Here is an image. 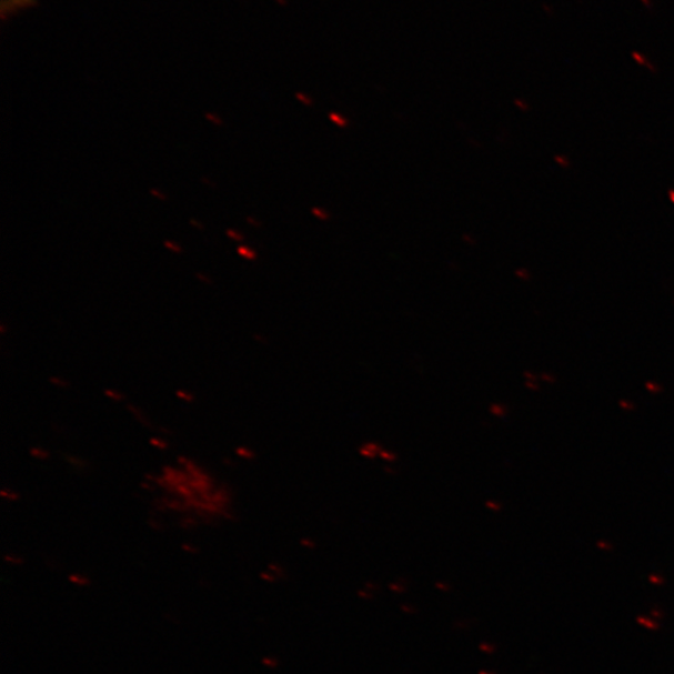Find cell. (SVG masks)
Listing matches in <instances>:
<instances>
[{"label": "cell", "mask_w": 674, "mask_h": 674, "mask_svg": "<svg viewBox=\"0 0 674 674\" xmlns=\"http://www.w3.org/2000/svg\"><path fill=\"white\" fill-rule=\"evenodd\" d=\"M140 487L148 490V491H154L155 490V484H153V482H143L142 485H140Z\"/></svg>", "instance_id": "obj_19"}, {"label": "cell", "mask_w": 674, "mask_h": 674, "mask_svg": "<svg viewBox=\"0 0 674 674\" xmlns=\"http://www.w3.org/2000/svg\"><path fill=\"white\" fill-rule=\"evenodd\" d=\"M150 445L159 449V450H168L170 447L169 442L163 439L152 437L150 439Z\"/></svg>", "instance_id": "obj_6"}, {"label": "cell", "mask_w": 674, "mask_h": 674, "mask_svg": "<svg viewBox=\"0 0 674 674\" xmlns=\"http://www.w3.org/2000/svg\"><path fill=\"white\" fill-rule=\"evenodd\" d=\"M205 117L211 123L215 125H223V120H221L218 115L208 113Z\"/></svg>", "instance_id": "obj_17"}, {"label": "cell", "mask_w": 674, "mask_h": 674, "mask_svg": "<svg viewBox=\"0 0 674 674\" xmlns=\"http://www.w3.org/2000/svg\"><path fill=\"white\" fill-rule=\"evenodd\" d=\"M150 193H152L155 198H158L160 200H167L168 199L165 197V194L162 193V191H158L155 189L150 190Z\"/></svg>", "instance_id": "obj_18"}, {"label": "cell", "mask_w": 674, "mask_h": 674, "mask_svg": "<svg viewBox=\"0 0 674 674\" xmlns=\"http://www.w3.org/2000/svg\"><path fill=\"white\" fill-rule=\"evenodd\" d=\"M237 454L240 457L250 460V459H254V452H251L250 450L245 449V447H238L237 449Z\"/></svg>", "instance_id": "obj_11"}, {"label": "cell", "mask_w": 674, "mask_h": 674, "mask_svg": "<svg viewBox=\"0 0 674 674\" xmlns=\"http://www.w3.org/2000/svg\"><path fill=\"white\" fill-rule=\"evenodd\" d=\"M6 560H7L8 562H13V563H22V562H23V561H22V560H20V559H14L13 556H9V555H8V556H6Z\"/></svg>", "instance_id": "obj_21"}, {"label": "cell", "mask_w": 674, "mask_h": 674, "mask_svg": "<svg viewBox=\"0 0 674 674\" xmlns=\"http://www.w3.org/2000/svg\"><path fill=\"white\" fill-rule=\"evenodd\" d=\"M164 247L167 249H169L170 251H173V253L175 254H180L183 253V249H181L180 245H178L177 243H174V241H165Z\"/></svg>", "instance_id": "obj_14"}, {"label": "cell", "mask_w": 674, "mask_h": 674, "mask_svg": "<svg viewBox=\"0 0 674 674\" xmlns=\"http://www.w3.org/2000/svg\"><path fill=\"white\" fill-rule=\"evenodd\" d=\"M183 549H184L185 551H189V552H194V553L198 551V550H195V549H193V547L189 546V545H188V543H185V545L183 546Z\"/></svg>", "instance_id": "obj_23"}, {"label": "cell", "mask_w": 674, "mask_h": 674, "mask_svg": "<svg viewBox=\"0 0 674 674\" xmlns=\"http://www.w3.org/2000/svg\"><path fill=\"white\" fill-rule=\"evenodd\" d=\"M67 461L69 462L70 465H73L78 469H87L89 467V464L87 461L79 459V457H74V456H66Z\"/></svg>", "instance_id": "obj_5"}, {"label": "cell", "mask_w": 674, "mask_h": 674, "mask_svg": "<svg viewBox=\"0 0 674 674\" xmlns=\"http://www.w3.org/2000/svg\"><path fill=\"white\" fill-rule=\"evenodd\" d=\"M70 581L80 583V585H87L88 581L83 577H78V576H72L70 577Z\"/></svg>", "instance_id": "obj_20"}, {"label": "cell", "mask_w": 674, "mask_h": 674, "mask_svg": "<svg viewBox=\"0 0 674 674\" xmlns=\"http://www.w3.org/2000/svg\"><path fill=\"white\" fill-rule=\"evenodd\" d=\"M238 254L241 258H244L247 260L253 261L258 258L255 251L249 247L245 245H241L238 248Z\"/></svg>", "instance_id": "obj_3"}, {"label": "cell", "mask_w": 674, "mask_h": 674, "mask_svg": "<svg viewBox=\"0 0 674 674\" xmlns=\"http://www.w3.org/2000/svg\"><path fill=\"white\" fill-rule=\"evenodd\" d=\"M177 494L187 497L188 500L193 497V491H191L189 485H179L177 487Z\"/></svg>", "instance_id": "obj_8"}, {"label": "cell", "mask_w": 674, "mask_h": 674, "mask_svg": "<svg viewBox=\"0 0 674 674\" xmlns=\"http://www.w3.org/2000/svg\"><path fill=\"white\" fill-rule=\"evenodd\" d=\"M104 394L107 398L112 399L115 402L124 401V399H125V396L123 394H120L119 391H115L112 389L105 390Z\"/></svg>", "instance_id": "obj_7"}, {"label": "cell", "mask_w": 674, "mask_h": 674, "mask_svg": "<svg viewBox=\"0 0 674 674\" xmlns=\"http://www.w3.org/2000/svg\"><path fill=\"white\" fill-rule=\"evenodd\" d=\"M128 410L130 412H132V414L137 418V420L140 422V424L144 425L148 429H153L152 422H150V420L145 416V414H143L142 410H139L138 408H135L133 405H128Z\"/></svg>", "instance_id": "obj_2"}, {"label": "cell", "mask_w": 674, "mask_h": 674, "mask_svg": "<svg viewBox=\"0 0 674 674\" xmlns=\"http://www.w3.org/2000/svg\"><path fill=\"white\" fill-rule=\"evenodd\" d=\"M198 525V522L194 519L185 517L181 520L180 526L183 529H194Z\"/></svg>", "instance_id": "obj_13"}, {"label": "cell", "mask_w": 674, "mask_h": 674, "mask_svg": "<svg viewBox=\"0 0 674 674\" xmlns=\"http://www.w3.org/2000/svg\"><path fill=\"white\" fill-rule=\"evenodd\" d=\"M200 280L205 281V283L211 284L213 283V281H211L210 279H207L203 274H198L197 275Z\"/></svg>", "instance_id": "obj_22"}, {"label": "cell", "mask_w": 674, "mask_h": 674, "mask_svg": "<svg viewBox=\"0 0 674 674\" xmlns=\"http://www.w3.org/2000/svg\"><path fill=\"white\" fill-rule=\"evenodd\" d=\"M30 455H32L34 459H38V460H49L50 459L49 452L43 449H40V447L30 449Z\"/></svg>", "instance_id": "obj_4"}, {"label": "cell", "mask_w": 674, "mask_h": 674, "mask_svg": "<svg viewBox=\"0 0 674 674\" xmlns=\"http://www.w3.org/2000/svg\"><path fill=\"white\" fill-rule=\"evenodd\" d=\"M188 485L191 489H194L195 491L200 492V494H208V492L211 490V487H213V485H211V481H205V480H199V479H194V480H189Z\"/></svg>", "instance_id": "obj_1"}, {"label": "cell", "mask_w": 674, "mask_h": 674, "mask_svg": "<svg viewBox=\"0 0 674 674\" xmlns=\"http://www.w3.org/2000/svg\"><path fill=\"white\" fill-rule=\"evenodd\" d=\"M177 396L187 402H193L195 400V396L193 394H190V392L184 390L177 391Z\"/></svg>", "instance_id": "obj_12"}, {"label": "cell", "mask_w": 674, "mask_h": 674, "mask_svg": "<svg viewBox=\"0 0 674 674\" xmlns=\"http://www.w3.org/2000/svg\"><path fill=\"white\" fill-rule=\"evenodd\" d=\"M50 382H52L53 385L58 386V388H62V389H69L70 384L68 381L63 380V379H59L56 376H52L49 379Z\"/></svg>", "instance_id": "obj_10"}, {"label": "cell", "mask_w": 674, "mask_h": 674, "mask_svg": "<svg viewBox=\"0 0 674 674\" xmlns=\"http://www.w3.org/2000/svg\"><path fill=\"white\" fill-rule=\"evenodd\" d=\"M330 118H331V120H333V122H335L340 127H346V124H348L346 120L344 118H342L341 115L331 114Z\"/></svg>", "instance_id": "obj_16"}, {"label": "cell", "mask_w": 674, "mask_h": 674, "mask_svg": "<svg viewBox=\"0 0 674 674\" xmlns=\"http://www.w3.org/2000/svg\"><path fill=\"white\" fill-rule=\"evenodd\" d=\"M227 235H228L230 239H233L234 241H243V240H244V237H243V235H241V234H239V233H237V231H235V230H233V229H229V230H227Z\"/></svg>", "instance_id": "obj_15"}, {"label": "cell", "mask_w": 674, "mask_h": 674, "mask_svg": "<svg viewBox=\"0 0 674 674\" xmlns=\"http://www.w3.org/2000/svg\"><path fill=\"white\" fill-rule=\"evenodd\" d=\"M0 496L9 501H18L20 499V495L12 490H2V492H0Z\"/></svg>", "instance_id": "obj_9"}]
</instances>
